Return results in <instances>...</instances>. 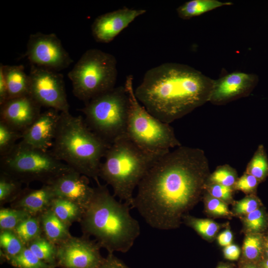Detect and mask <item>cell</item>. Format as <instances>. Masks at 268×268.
Masks as SVG:
<instances>
[{
  "label": "cell",
  "instance_id": "obj_1",
  "mask_svg": "<svg viewBox=\"0 0 268 268\" xmlns=\"http://www.w3.org/2000/svg\"><path fill=\"white\" fill-rule=\"evenodd\" d=\"M208 170L203 150L178 146L152 164L137 187L132 208L153 228H174L205 188Z\"/></svg>",
  "mask_w": 268,
  "mask_h": 268
},
{
  "label": "cell",
  "instance_id": "obj_2",
  "mask_svg": "<svg viewBox=\"0 0 268 268\" xmlns=\"http://www.w3.org/2000/svg\"><path fill=\"white\" fill-rule=\"evenodd\" d=\"M213 81L189 66L166 63L148 69L134 94L151 114L170 124L209 102Z\"/></svg>",
  "mask_w": 268,
  "mask_h": 268
},
{
  "label": "cell",
  "instance_id": "obj_3",
  "mask_svg": "<svg viewBox=\"0 0 268 268\" xmlns=\"http://www.w3.org/2000/svg\"><path fill=\"white\" fill-rule=\"evenodd\" d=\"M80 222L83 236H93L108 253H126L140 233L139 223L130 212V205L119 201L106 185L97 183Z\"/></svg>",
  "mask_w": 268,
  "mask_h": 268
},
{
  "label": "cell",
  "instance_id": "obj_4",
  "mask_svg": "<svg viewBox=\"0 0 268 268\" xmlns=\"http://www.w3.org/2000/svg\"><path fill=\"white\" fill-rule=\"evenodd\" d=\"M110 145L89 129L82 116L62 112L50 150L57 158L98 183L102 159Z\"/></svg>",
  "mask_w": 268,
  "mask_h": 268
},
{
  "label": "cell",
  "instance_id": "obj_5",
  "mask_svg": "<svg viewBox=\"0 0 268 268\" xmlns=\"http://www.w3.org/2000/svg\"><path fill=\"white\" fill-rule=\"evenodd\" d=\"M159 158L142 150L126 134L110 145L99 176L112 187L115 197L132 208L134 190Z\"/></svg>",
  "mask_w": 268,
  "mask_h": 268
},
{
  "label": "cell",
  "instance_id": "obj_6",
  "mask_svg": "<svg viewBox=\"0 0 268 268\" xmlns=\"http://www.w3.org/2000/svg\"><path fill=\"white\" fill-rule=\"evenodd\" d=\"M125 88L129 98L127 135L145 152L160 157L181 145L170 124L151 114L138 101L133 87V76L126 77Z\"/></svg>",
  "mask_w": 268,
  "mask_h": 268
},
{
  "label": "cell",
  "instance_id": "obj_7",
  "mask_svg": "<svg viewBox=\"0 0 268 268\" xmlns=\"http://www.w3.org/2000/svg\"><path fill=\"white\" fill-rule=\"evenodd\" d=\"M0 171L28 184L38 181L48 185L72 169L57 158L50 150L44 151L22 141L7 154L0 156Z\"/></svg>",
  "mask_w": 268,
  "mask_h": 268
},
{
  "label": "cell",
  "instance_id": "obj_8",
  "mask_svg": "<svg viewBox=\"0 0 268 268\" xmlns=\"http://www.w3.org/2000/svg\"><path fill=\"white\" fill-rule=\"evenodd\" d=\"M117 75L115 57L97 49L87 50L67 74L73 94L84 103L114 88Z\"/></svg>",
  "mask_w": 268,
  "mask_h": 268
},
{
  "label": "cell",
  "instance_id": "obj_9",
  "mask_svg": "<svg viewBox=\"0 0 268 268\" xmlns=\"http://www.w3.org/2000/svg\"><path fill=\"white\" fill-rule=\"evenodd\" d=\"M79 110L89 129L108 144L126 134L129 98L124 86L93 98Z\"/></svg>",
  "mask_w": 268,
  "mask_h": 268
},
{
  "label": "cell",
  "instance_id": "obj_10",
  "mask_svg": "<svg viewBox=\"0 0 268 268\" xmlns=\"http://www.w3.org/2000/svg\"><path fill=\"white\" fill-rule=\"evenodd\" d=\"M29 95L42 107L69 112L63 75L31 65Z\"/></svg>",
  "mask_w": 268,
  "mask_h": 268
},
{
  "label": "cell",
  "instance_id": "obj_11",
  "mask_svg": "<svg viewBox=\"0 0 268 268\" xmlns=\"http://www.w3.org/2000/svg\"><path fill=\"white\" fill-rule=\"evenodd\" d=\"M25 55L31 65L57 72L67 68L73 62L55 33L31 34Z\"/></svg>",
  "mask_w": 268,
  "mask_h": 268
},
{
  "label": "cell",
  "instance_id": "obj_12",
  "mask_svg": "<svg viewBox=\"0 0 268 268\" xmlns=\"http://www.w3.org/2000/svg\"><path fill=\"white\" fill-rule=\"evenodd\" d=\"M56 246L57 266L61 268H97L105 258L96 241L83 236H71Z\"/></svg>",
  "mask_w": 268,
  "mask_h": 268
},
{
  "label": "cell",
  "instance_id": "obj_13",
  "mask_svg": "<svg viewBox=\"0 0 268 268\" xmlns=\"http://www.w3.org/2000/svg\"><path fill=\"white\" fill-rule=\"evenodd\" d=\"M258 75L243 72H233L214 80L209 102L214 105L227 104L247 97L257 85Z\"/></svg>",
  "mask_w": 268,
  "mask_h": 268
},
{
  "label": "cell",
  "instance_id": "obj_14",
  "mask_svg": "<svg viewBox=\"0 0 268 268\" xmlns=\"http://www.w3.org/2000/svg\"><path fill=\"white\" fill-rule=\"evenodd\" d=\"M48 185L52 188L56 198L70 201L84 211L94 193V188L89 185L88 177L73 169L62 174Z\"/></svg>",
  "mask_w": 268,
  "mask_h": 268
},
{
  "label": "cell",
  "instance_id": "obj_15",
  "mask_svg": "<svg viewBox=\"0 0 268 268\" xmlns=\"http://www.w3.org/2000/svg\"><path fill=\"white\" fill-rule=\"evenodd\" d=\"M0 107V121L22 134L37 119L42 108L29 94L8 99Z\"/></svg>",
  "mask_w": 268,
  "mask_h": 268
},
{
  "label": "cell",
  "instance_id": "obj_16",
  "mask_svg": "<svg viewBox=\"0 0 268 268\" xmlns=\"http://www.w3.org/2000/svg\"><path fill=\"white\" fill-rule=\"evenodd\" d=\"M145 12V9L124 7L101 14L91 25L93 37L97 42L109 43L136 18Z\"/></svg>",
  "mask_w": 268,
  "mask_h": 268
},
{
  "label": "cell",
  "instance_id": "obj_17",
  "mask_svg": "<svg viewBox=\"0 0 268 268\" xmlns=\"http://www.w3.org/2000/svg\"><path fill=\"white\" fill-rule=\"evenodd\" d=\"M60 112L49 109L41 112L33 124L22 134L21 140L36 148L50 150L55 139Z\"/></svg>",
  "mask_w": 268,
  "mask_h": 268
},
{
  "label": "cell",
  "instance_id": "obj_18",
  "mask_svg": "<svg viewBox=\"0 0 268 268\" xmlns=\"http://www.w3.org/2000/svg\"><path fill=\"white\" fill-rule=\"evenodd\" d=\"M55 198L51 187L49 185H43L37 189H23L10 205L11 207L24 210L31 215H39L50 208Z\"/></svg>",
  "mask_w": 268,
  "mask_h": 268
},
{
  "label": "cell",
  "instance_id": "obj_19",
  "mask_svg": "<svg viewBox=\"0 0 268 268\" xmlns=\"http://www.w3.org/2000/svg\"><path fill=\"white\" fill-rule=\"evenodd\" d=\"M0 66L7 87L8 99L29 94L30 77L25 73L23 65L0 64Z\"/></svg>",
  "mask_w": 268,
  "mask_h": 268
},
{
  "label": "cell",
  "instance_id": "obj_20",
  "mask_svg": "<svg viewBox=\"0 0 268 268\" xmlns=\"http://www.w3.org/2000/svg\"><path fill=\"white\" fill-rule=\"evenodd\" d=\"M43 235L57 245L71 235L68 227L49 208L39 215Z\"/></svg>",
  "mask_w": 268,
  "mask_h": 268
},
{
  "label": "cell",
  "instance_id": "obj_21",
  "mask_svg": "<svg viewBox=\"0 0 268 268\" xmlns=\"http://www.w3.org/2000/svg\"><path fill=\"white\" fill-rule=\"evenodd\" d=\"M232 4L233 3L231 2L217 0H191L179 6L176 10L179 17L186 20L221 6Z\"/></svg>",
  "mask_w": 268,
  "mask_h": 268
},
{
  "label": "cell",
  "instance_id": "obj_22",
  "mask_svg": "<svg viewBox=\"0 0 268 268\" xmlns=\"http://www.w3.org/2000/svg\"><path fill=\"white\" fill-rule=\"evenodd\" d=\"M50 208L68 227L75 222H80L84 211L76 203L66 199L55 198Z\"/></svg>",
  "mask_w": 268,
  "mask_h": 268
},
{
  "label": "cell",
  "instance_id": "obj_23",
  "mask_svg": "<svg viewBox=\"0 0 268 268\" xmlns=\"http://www.w3.org/2000/svg\"><path fill=\"white\" fill-rule=\"evenodd\" d=\"M25 246L14 231H0V256L2 259L9 263L18 255Z\"/></svg>",
  "mask_w": 268,
  "mask_h": 268
},
{
  "label": "cell",
  "instance_id": "obj_24",
  "mask_svg": "<svg viewBox=\"0 0 268 268\" xmlns=\"http://www.w3.org/2000/svg\"><path fill=\"white\" fill-rule=\"evenodd\" d=\"M26 246L44 262L54 267H57V246L43 235L28 243Z\"/></svg>",
  "mask_w": 268,
  "mask_h": 268
},
{
  "label": "cell",
  "instance_id": "obj_25",
  "mask_svg": "<svg viewBox=\"0 0 268 268\" xmlns=\"http://www.w3.org/2000/svg\"><path fill=\"white\" fill-rule=\"evenodd\" d=\"M22 184L19 181L0 171V205L14 201L23 190Z\"/></svg>",
  "mask_w": 268,
  "mask_h": 268
},
{
  "label": "cell",
  "instance_id": "obj_26",
  "mask_svg": "<svg viewBox=\"0 0 268 268\" xmlns=\"http://www.w3.org/2000/svg\"><path fill=\"white\" fill-rule=\"evenodd\" d=\"M14 231L26 246L43 235L39 215H30L22 221Z\"/></svg>",
  "mask_w": 268,
  "mask_h": 268
},
{
  "label": "cell",
  "instance_id": "obj_27",
  "mask_svg": "<svg viewBox=\"0 0 268 268\" xmlns=\"http://www.w3.org/2000/svg\"><path fill=\"white\" fill-rule=\"evenodd\" d=\"M246 173L254 176L259 181L268 176V158L263 144L258 146L247 165Z\"/></svg>",
  "mask_w": 268,
  "mask_h": 268
},
{
  "label": "cell",
  "instance_id": "obj_28",
  "mask_svg": "<svg viewBox=\"0 0 268 268\" xmlns=\"http://www.w3.org/2000/svg\"><path fill=\"white\" fill-rule=\"evenodd\" d=\"M30 215L28 212L21 209L1 207L0 209V230L14 231Z\"/></svg>",
  "mask_w": 268,
  "mask_h": 268
},
{
  "label": "cell",
  "instance_id": "obj_29",
  "mask_svg": "<svg viewBox=\"0 0 268 268\" xmlns=\"http://www.w3.org/2000/svg\"><path fill=\"white\" fill-rule=\"evenodd\" d=\"M9 263L15 268H55L36 257L27 247Z\"/></svg>",
  "mask_w": 268,
  "mask_h": 268
},
{
  "label": "cell",
  "instance_id": "obj_30",
  "mask_svg": "<svg viewBox=\"0 0 268 268\" xmlns=\"http://www.w3.org/2000/svg\"><path fill=\"white\" fill-rule=\"evenodd\" d=\"M22 133L0 121V155L3 156L9 152L21 139Z\"/></svg>",
  "mask_w": 268,
  "mask_h": 268
},
{
  "label": "cell",
  "instance_id": "obj_31",
  "mask_svg": "<svg viewBox=\"0 0 268 268\" xmlns=\"http://www.w3.org/2000/svg\"><path fill=\"white\" fill-rule=\"evenodd\" d=\"M237 179L235 169L227 164L217 167L208 177L210 183L218 184L232 188H234Z\"/></svg>",
  "mask_w": 268,
  "mask_h": 268
},
{
  "label": "cell",
  "instance_id": "obj_32",
  "mask_svg": "<svg viewBox=\"0 0 268 268\" xmlns=\"http://www.w3.org/2000/svg\"><path fill=\"white\" fill-rule=\"evenodd\" d=\"M186 218L188 224L204 237L211 238L218 230V225L211 220L198 219L189 216Z\"/></svg>",
  "mask_w": 268,
  "mask_h": 268
},
{
  "label": "cell",
  "instance_id": "obj_33",
  "mask_svg": "<svg viewBox=\"0 0 268 268\" xmlns=\"http://www.w3.org/2000/svg\"><path fill=\"white\" fill-rule=\"evenodd\" d=\"M243 249L244 256L248 260L258 259L262 250L261 237L257 235H249L245 239Z\"/></svg>",
  "mask_w": 268,
  "mask_h": 268
},
{
  "label": "cell",
  "instance_id": "obj_34",
  "mask_svg": "<svg viewBox=\"0 0 268 268\" xmlns=\"http://www.w3.org/2000/svg\"><path fill=\"white\" fill-rule=\"evenodd\" d=\"M265 222L264 213L259 208L247 214L245 219L246 227L253 232H257L262 229Z\"/></svg>",
  "mask_w": 268,
  "mask_h": 268
},
{
  "label": "cell",
  "instance_id": "obj_35",
  "mask_svg": "<svg viewBox=\"0 0 268 268\" xmlns=\"http://www.w3.org/2000/svg\"><path fill=\"white\" fill-rule=\"evenodd\" d=\"M205 187L208 194L214 198L224 201L232 199V188L210 182Z\"/></svg>",
  "mask_w": 268,
  "mask_h": 268
},
{
  "label": "cell",
  "instance_id": "obj_36",
  "mask_svg": "<svg viewBox=\"0 0 268 268\" xmlns=\"http://www.w3.org/2000/svg\"><path fill=\"white\" fill-rule=\"evenodd\" d=\"M260 181L254 176L245 173L238 179L234 188L244 193L254 192Z\"/></svg>",
  "mask_w": 268,
  "mask_h": 268
},
{
  "label": "cell",
  "instance_id": "obj_37",
  "mask_svg": "<svg viewBox=\"0 0 268 268\" xmlns=\"http://www.w3.org/2000/svg\"><path fill=\"white\" fill-rule=\"evenodd\" d=\"M206 206L208 210L214 215L224 216L230 214L224 201L214 198L209 194L206 198Z\"/></svg>",
  "mask_w": 268,
  "mask_h": 268
},
{
  "label": "cell",
  "instance_id": "obj_38",
  "mask_svg": "<svg viewBox=\"0 0 268 268\" xmlns=\"http://www.w3.org/2000/svg\"><path fill=\"white\" fill-rule=\"evenodd\" d=\"M259 205L258 199L253 196H250L237 201L235 210L238 214H248L258 209Z\"/></svg>",
  "mask_w": 268,
  "mask_h": 268
},
{
  "label": "cell",
  "instance_id": "obj_39",
  "mask_svg": "<svg viewBox=\"0 0 268 268\" xmlns=\"http://www.w3.org/2000/svg\"><path fill=\"white\" fill-rule=\"evenodd\" d=\"M97 268H130L113 253H108Z\"/></svg>",
  "mask_w": 268,
  "mask_h": 268
},
{
  "label": "cell",
  "instance_id": "obj_40",
  "mask_svg": "<svg viewBox=\"0 0 268 268\" xmlns=\"http://www.w3.org/2000/svg\"><path fill=\"white\" fill-rule=\"evenodd\" d=\"M223 253L226 259L232 261L236 260L239 257L240 249L237 245L231 244L225 247Z\"/></svg>",
  "mask_w": 268,
  "mask_h": 268
},
{
  "label": "cell",
  "instance_id": "obj_41",
  "mask_svg": "<svg viewBox=\"0 0 268 268\" xmlns=\"http://www.w3.org/2000/svg\"><path fill=\"white\" fill-rule=\"evenodd\" d=\"M8 99V89L2 67L0 66V105Z\"/></svg>",
  "mask_w": 268,
  "mask_h": 268
},
{
  "label": "cell",
  "instance_id": "obj_42",
  "mask_svg": "<svg viewBox=\"0 0 268 268\" xmlns=\"http://www.w3.org/2000/svg\"><path fill=\"white\" fill-rule=\"evenodd\" d=\"M233 239V235L230 230L227 229L221 233L218 236L219 244L222 246H227L231 244Z\"/></svg>",
  "mask_w": 268,
  "mask_h": 268
},
{
  "label": "cell",
  "instance_id": "obj_43",
  "mask_svg": "<svg viewBox=\"0 0 268 268\" xmlns=\"http://www.w3.org/2000/svg\"><path fill=\"white\" fill-rule=\"evenodd\" d=\"M263 268H268V259L263 262Z\"/></svg>",
  "mask_w": 268,
  "mask_h": 268
},
{
  "label": "cell",
  "instance_id": "obj_44",
  "mask_svg": "<svg viewBox=\"0 0 268 268\" xmlns=\"http://www.w3.org/2000/svg\"><path fill=\"white\" fill-rule=\"evenodd\" d=\"M243 268H259L253 265H247L245 266Z\"/></svg>",
  "mask_w": 268,
  "mask_h": 268
},
{
  "label": "cell",
  "instance_id": "obj_45",
  "mask_svg": "<svg viewBox=\"0 0 268 268\" xmlns=\"http://www.w3.org/2000/svg\"><path fill=\"white\" fill-rule=\"evenodd\" d=\"M266 253L267 257H268V239L266 245Z\"/></svg>",
  "mask_w": 268,
  "mask_h": 268
},
{
  "label": "cell",
  "instance_id": "obj_46",
  "mask_svg": "<svg viewBox=\"0 0 268 268\" xmlns=\"http://www.w3.org/2000/svg\"><path fill=\"white\" fill-rule=\"evenodd\" d=\"M217 268H231L226 265H221L219 266Z\"/></svg>",
  "mask_w": 268,
  "mask_h": 268
}]
</instances>
